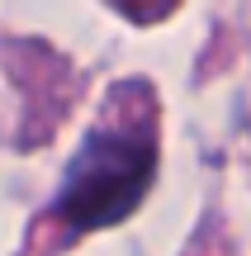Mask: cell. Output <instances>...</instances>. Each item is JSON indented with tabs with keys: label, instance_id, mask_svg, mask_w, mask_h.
I'll use <instances>...</instances> for the list:
<instances>
[{
	"label": "cell",
	"instance_id": "1",
	"mask_svg": "<svg viewBox=\"0 0 251 256\" xmlns=\"http://www.w3.org/2000/svg\"><path fill=\"white\" fill-rule=\"evenodd\" d=\"M157 176V128L152 119H109L90 124L71 152L52 194V214L71 232H100L138 214Z\"/></svg>",
	"mask_w": 251,
	"mask_h": 256
}]
</instances>
